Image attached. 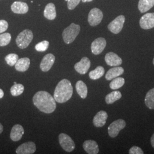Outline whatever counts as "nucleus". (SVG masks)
Masks as SVG:
<instances>
[{
    "mask_svg": "<svg viewBox=\"0 0 154 154\" xmlns=\"http://www.w3.org/2000/svg\"><path fill=\"white\" fill-rule=\"evenodd\" d=\"M44 15L49 20H54L57 16L55 5L53 3H49L46 5L45 8Z\"/></svg>",
    "mask_w": 154,
    "mask_h": 154,
    "instance_id": "obj_21",
    "label": "nucleus"
},
{
    "mask_svg": "<svg viewBox=\"0 0 154 154\" xmlns=\"http://www.w3.org/2000/svg\"><path fill=\"white\" fill-rule=\"evenodd\" d=\"M108 118L107 113L105 111H100L94 117V125L97 127H101L105 126Z\"/></svg>",
    "mask_w": 154,
    "mask_h": 154,
    "instance_id": "obj_16",
    "label": "nucleus"
},
{
    "mask_svg": "<svg viewBox=\"0 0 154 154\" xmlns=\"http://www.w3.org/2000/svg\"><path fill=\"white\" fill-rule=\"evenodd\" d=\"M73 88L70 81L66 79L61 80L55 88L54 98L59 103H63L72 98Z\"/></svg>",
    "mask_w": 154,
    "mask_h": 154,
    "instance_id": "obj_2",
    "label": "nucleus"
},
{
    "mask_svg": "<svg viewBox=\"0 0 154 154\" xmlns=\"http://www.w3.org/2000/svg\"><path fill=\"white\" fill-rule=\"evenodd\" d=\"M145 104L149 109H154V88L151 89L145 97Z\"/></svg>",
    "mask_w": 154,
    "mask_h": 154,
    "instance_id": "obj_26",
    "label": "nucleus"
},
{
    "mask_svg": "<svg viewBox=\"0 0 154 154\" xmlns=\"http://www.w3.org/2000/svg\"><path fill=\"white\" fill-rule=\"evenodd\" d=\"M11 9L16 14H25L29 11V6L25 2L16 1L11 5Z\"/></svg>",
    "mask_w": 154,
    "mask_h": 154,
    "instance_id": "obj_18",
    "label": "nucleus"
},
{
    "mask_svg": "<svg viewBox=\"0 0 154 154\" xmlns=\"http://www.w3.org/2000/svg\"><path fill=\"white\" fill-rule=\"evenodd\" d=\"M36 151L35 144L33 142H28L21 144L16 149L17 154H32Z\"/></svg>",
    "mask_w": 154,
    "mask_h": 154,
    "instance_id": "obj_13",
    "label": "nucleus"
},
{
    "mask_svg": "<svg viewBox=\"0 0 154 154\" xmlns=\"http://www.w3.org/2000/svg\"><path fill=\"white\" fill-rule=\"evenodd\" d=\"M75 88L77 93L82 99H85L88 95V88L86 85L82 81H78L76 83Z\"/></svg>",
    "mask_w": 154,
    "mask_h": 154,
    "instance_id": "obj_23",
    "label": "nucleus"
},
{
    "mask_svg": "<svg viewBox=\"0 0 154 154\" xmlns=\"http://www.w3.org/2000/svg\"><path fill=\"white\" fill-rule=\"evenodd\" d=\"M8 22L4 20H0V33L5 32L8 29Z\"/></svg>",
    "mask_w": 154,
    "mask_h": 154,
    "instance_id": "obj_34",
    "label": "nucleus"
},
{
    "mask_svg": "<svg viewBox=\"0 0 154 154\" xmlns=\"http://www.w3.org/2000/svg\"><path fill=\"white\" fill-rule=\"evenodd\" d=\"M81 0H68L67 1V8L69 10L74 9L77 5L79 4Z\"/></svg>",
    "mask_w": 154,
    "mask_h": 154,
    "instance_id": "obj_32",
    "label": "nucleus"
},
{
    "mask_svg": "<svg viewBox=\"0 0 154 154\" xmlns=\"http://www.w3.org/2000/svg\"><path fill=\"white\" fill-rule=\"evenodd\" d=\"M139 25L145 30L154 28V13H149L143 15L139 21Z\"/></svg>",
    "mask_w": 154,
    "mask_h": 154,
    "instance_id": "obj_9",
    "label": "nucleus"
},
{
    "mask_svg": "<svg viewBox=\"0 0 154 154\" xmlns=\"http://www.w3.org/2000/svg\"><path fill=\"white\" fill-rule=\"evenodd\" d=\"M83 2H91L93 0H81Z\"/></svg>",
    "mask_w": 154,
    "mask_h": 154,
    "instance_id": "obj_38",
    "label": "nucleus"
},
{
    "mask_svg": "<svg viewBox=\"0 0 154 154\" xmlns=\"http://www.w3.org/2000/svg\"><path fill=\"white\" fill-rule=\"evenodd\" d=\"M33 39V32L30 30L25 29L18 35L16 40L17 45L20 49H25L31 43Z\"/></svg>",
    "mask_w": 154,
    "mask_h": 154,
    "instance_id": "obj_4",
    "label": "nucleus"
},
{
    "mask_svg": "<svg viewBox=\"0 0 154 154\" xmlns=\"http://www.w3.org/2000/svg\"><path fill=\"white\" fill-rule=\"evenodd\" d=\"M11 36L10 33H3L0 34V46H5L11 41Z\"/></svg>",
    "mask_w": 154,
    "mask_h": 154,
    "instance_id": "obj_29",
    "label": "nucleus"
},
{
    "mask_svg": "<svg viewBox=\"0 0 154 154\" xmlns=\"http://www.w3.org/2000/svg\"><path fill=\"white\" fill-rule=\"evenodd\" d=\"M154 6V0H139L138 9L141 13H145Z\"/></svg>",
    "mask_w": 154,
    "mask_h": 154,
    "instance_id": "obj_22",
    "label": "nucleus"
},
{
    "mask_svg": "<svg viewBox=\"0 0 154 154\" xmlns=\"http://www.w3.org/2000/svg\"><path fill=\"white\" fill-rule=\"evenodd\" d=\"M58 139L60 146L66 152H72L75 149V143L68 135L61 133L59 135Z\"/></svg>",
    "mask_w": 154,
    "mask_h": 154,
    "instance_id": "obj_5",
    "label": "nucleus"
},
{
    "mask_svg": "<svg viewBox=\"0 0 154 154\" xmlns=\"http://www.w3.org/2000/svg\"><path fill=\"white\" fill-rule=\"evenodd\" d=\"M103 17L102 11L98 8H93L89 12L88 22L90 26H95L101 22Z\"/></svg>",
    "mask_w": 154,
    "mask_h": 154,
    "instance_id": "obj_7",
    "label": "nucleus"
},
{
    "mask_svg": "<svg viewBox=\"0 0 154 154\" xmlns=\"http://www.w3.org/2000/svg\"><path fill=\"white\" fill-rule=\"evenodd\" d=\"M65 1H67H67H68V0H65Z\"/></svg>",
    "mask_w": 154,
    "mask_h": 154,
    "instance_id": "obj_41",
    "label": "nucleus"
},
{
    "mask_svg": "<svg viewBox=\"0 0 154 154\" xmlns=\"http://www.w3.org/2000/svg\"><path fill=\"white\" fill-rule=\"evenodd\" d=\"M153 64H154V60H153Z\"/></svg>",
    "mask_w": 154,
    "mask_h": 154,
    "instance_id": "obj_39",
    "label": "nucleus"
},
{
    "mask_svg": "<svg viewBox=\"0 0 154 154\" xmlns=\"http://www.w3.org/2000/svg\"><path fill=\"white\" fill-rule=\"evenodd\" d=\"M24 91V86L22 84H14L11 88V95L13 97H17L23 93Z\"/></svg>",
    "mask_w": 154,
    "mask_h": 154,
    "instance_id": "obj_28",
    "label": "nucleus"
},
{
    "mask_svg": "<svg viewBox=\"0 0 154 154\" xmlns=\"http://www.w3.org/2000/svg\"><path fill=\"white\" fill-rule=\"evenodd\" d=\"M49 45V42L48 41H43L35 46V49L37 51H45L48 49Z\"/></svg>",
    "mask_w": 154,
    "mask_h": 154,
    "instance_id": "obj_31",
    "label": "nucleus"
},
{
    "mask_svg": "<svg viewBox=\"0 0 154 154\" xmlns=\"http://www.w3.org/2000/svg\"><path fill=\"white\" fill-rule=\"evenodd\" d=\"M18 60V56L16 54L11 53L5 57V61L8 65L11 66H14L17 62Z\"/></svg>",
    "mask_w": 154,
    "mask_h": 154,
    "instance_id": "obj_30",
    "label": "nucleus"
},
{
    "mask_svg": "<svg viewBox=\"0 0 154 154\" xmlns=\"http://www.w3.org/2000/svg\"><path fill=\"white\" fill-rule=\"evenodd\" d=\"M4 93L3 90L0 88V99H1V98H2L3 97H4Z\"/></svg>",
    "mask_w": 154,
    "mask_h": 154,
    "instance_id": "obj_36",
    "label": "nucleus"
},
{
    "mask_svg": "<svg viewBox=\"0 0 154 154\" xmlns=\"http://www.w3.org/2000/svg\"><path fill=\"white\" fill-rule=\"evenodd\" d=\"M151 143L152 147L154 149V134L151 138Z\"/></svg>",
    "mask_w": 154,
    "mask_h": 154,
    "instance_id": "obj_35",
    "label": "nucleus"
},
{
    "mask_svg": "<svg viewBox=\"0 0 154 154\" xmlns=\"http://www.w3.org/2000/svg\"><path fill=\"white\" fill-rule=\"evenodd\" d=\"M55 60V56L51 53L45 55L40 63L41 70L44 72L49 71L54 65Z\"/></svg>",
    "mask_w": 154,
    "mask_h": 154,
    "instance_id": "obj_11",
    "label": "nucleus"
},
{
    "mask_svg": "<svg viewBox=\"0 0 154 154\" xmlns=\"http://www.w3.org/2000/svg\"><path fill=\"white\" fill-rule=\"evenodd\" d=\"M125 22V17L121 15L117 17L108 25V29L111 33L118 34L121 32L124 23Z\"/></svg>",
    "mask_w": 154,
    "mask_h": 154,
    "instance_id": "obj_8",
    "label": "nucleus"
},
{
    "mask_svg": "<svg viewBox=\"0 0 154 154\" xmlns=\"http://www.w3.org/2000/svg\"><path fill=\"white\" fill-rule=\"evenodd\" d=\"M24 134V129L20 125H16L12 127L10 137L14 142H17L21 140Z\"/></svg>",
    "mask_w": 154,
    "mask_h": 154,
    "instance_id": "obj_17",
    "label": "nucleus"
},
{
    "mask_svg": "<svg viewBox=\"0 0 154 154\" xmlns=\"http://www.w3.org/2000/svg\"><path fill=\"white\" fill-rule=\"evenodd\" d=\"M106 41L104 38L99 37L95 39L91 45V52L94 55H99L105 49Z\"/></svg>",
    "mask_w": 154,
    "mask_h": 154,
    "instance_id": "obj_10",
    "label": "nucleus"
},
{
    "mask_svg": "<svg viewBox=\"0 0 154 154\" xmlns=\"http://www.w3.org/2000/svg\"><path fill=\"white\" fill-rule=\"evenodd\" d=\"M106 63L110 66H118L122 63V60L113 52H109L105 55Z\"/></svg>",
    "mask_w": 154,
    "mask_h": 154,
    "instance_id": "obj_14",
    "label": "nucleus"
},
{
    "mask_svg": "<svg viewBox=\"0 0 154 154\" xmlns=\"http://www.w3.org/2000/svg\"><path fill=\"white\" fill-rule=\"evenodd\" d=\"M14 84H16L17 82H14Z\"/></svg>",
    "mask_w": 154,
    "mask_h": 154,
    "instance_id": "obj_40",
    "label": "nucleus"
},
{
    "mask_svg": "<svg viewBox=\"0 0 154 154\" xmlns=\"http://www.w3.org/2000/svg\"><path fill=\"white\" fill-rule=\"evenodd\" d=\"M3 130H4V127L0 123V134H1L2 131H3Z\"/></svg>",
    "mask_w": 154,
    "mask_h": 154,
    "instance_id": "obj_37",
    "label": "nucleus"
},
{
    "mask_svg": "<svg viewBox=\"0 0 154 154\" xmlns=\"http://www.w3.org/2000/svg\"><path fill=\"white\" fill-rule=\"evenodd\" d=\"M105 74V69L102 66H98L95 70L89 72V77L90 79L96 80L102 77Z\"/></svg>",
    "mask_w": 154,
    "mask_h": 154,
    "instance_id": "obj_25",
    "label": "nucleus"
},
{
    "mask_svg": "<svg viewBox=\"0 0 154 154\" xmlns=\"http://www.w3.org/2000/svg\"><path fill=\"white\" fill-rule=\"evenodd\" d=\"M30 60L28 58H22L18 59L16 63L15 69L18 72H24L27 71L30 66Z\"/></svg>",
    "mask_w": 154,
    "mask_h": 154,
    "instance_id": "obj_20",
    "label": "nucleus"
},
{
    "mask_svg": "<svg viewBox=\"0 0 154 154\" xmlns=\"http://www.w3.org/2000/svg\"><path fill=\"white\" fill-rule=\"evenodd\" d=\"M125 83V79L122 77H116L110 83V88L112 90H117L122 88Z\"/></svg>",
    "mask_w": 154,
    "mask_h": 154,
    "instance_id": "obj_27",
    "label": "nucleus"
},
{
    "mask_svg": "<svg viewBox=\"0 0 154 154\" xmlns=\"http://www.w3.org/2000/svg\"><path fill=\"white\" fill-rule=\"evenodd\" d=\"M81 27L79 25L72 23L68 27L64 29L62 37L65 43L70 44L74 42L80 32Z\"/></svg>",
    "mask_w": 154,
    "mask_h": 154,
    "instance_id": "obj_3",
    "label": "nucleus"
},
{
    "mask_svg": "<svg viewBox=\"0 0 154 154\" xmlns=\"http://www.w3.org/2000/svg\"><path fill=\"white\" fill-rule=\"evenodd\" d=\"M84 150L88 154H97L99 152V147L97 143L93 140H88L83 144Z\"/></svg>",
    "mask_w": 154,
    "mask_h": 154,
    "instance_id": "obj_15",
    "label": "nucleus"
},
{
    "mask_svg": "<svg viewBox=\"0 0 154 154\" xmlns=\"http://www.w3.org/2000/svg\"><path fill=\"white\" fill-rule=\"evenodd\" d=\"M126 122L121 119L113 122L108 127V133L109 136L111 138H116L122 130L126 127Z\"/></svg>",
    "mask_w": 154,
    "mask_h": 154,
    "instance_id": "obj_6",
    "label": "nucleus"
},
{
    "mask_svg": "<svg viewBox=\"0 0 154 154\" xmlns=\"http://www.w3.org/2000/svg\"><path fill=\"white\" fill-rule=\"evenodd\" d=\"M122 94L119 91H114L107 94L105 98V100L107 104H112L116 101L121 99Z\"/></svg>",
    "mask_w": 154,
    "mask_h": 154,
    "instance_id": "obj_24",
    "label": "nucleus"
},
{
    "mask_svg": "<svg viewBox=\"0 0 154 154\" xmlns=\"http://www.w3.org/2000/svg\"><path fill=\"white\" fill-rule=\"evenodd\" d=\"M33 103L41 112L46 114L53 112L56 109V101L49 93L39 91L33 98Z\"/></svg>",
    "mask_w": 154,
    "mask_h": 154,
    "instance_id": "obj_1",
    "label": "nucleus"
},
{
    "mask_svg": "<svg viewBox=\"0 0 154 154\" xmlns=\"http://www.w3.org/2000/svg\"><path fill=\"white\" fill-rule=\"evenodd\" d=\"M130 154H143V150L137 146H133L129 150Z\"/></svg>",
    "mask_w": 154,
    "mask_h": 154,
    "instance_id": "obj_33",
    "label": "nucleus"
},
{
    "mask_svg": "<svg viewBox=\"0 0 154 154\" xmlns=\"http://www.w3.org/2000/svg\"><path fill=\"white\" fill-rule=\"evenodd\" d=\"M124 72V69L123 67L119 66H115L113 68H111L107 72L105 78L107 81L112 80L116 77L120 76Z\"/></svg>",
    "mask_w": 154,
    "mask_h": 154,
    "instance_id": "obj_19",
    "label": "nucleus"
},
{
    "mask_svg": "<svg viewBox=\"0 0 154 154\" xmlns=\"http://www.w3.org/2000/svg\"><path fill=\"white\" fill-rule=\"evenodd\" d=\"M91 66V62L88 57H83L81 60L74 65V69L76 72L80 74H85L88 72Z\"/></svg>",
    "mask_w": 154,
    "mask_h": 154,
    "instance_id": "obj_12",
    "label": "nucleus"
}]
</instances>
